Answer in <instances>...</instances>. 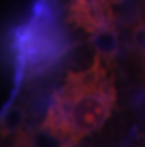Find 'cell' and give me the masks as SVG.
<instances>
[{
    "mask_svg": "<svg viewBox=\"0 0 145 147\" xmlns=\"http://www.w3.org/2000/svg\"><path fill=\"white\" fill-rule=\"evenodd\" d=\"M122 116L114 58L102 51L68 71L52 91L33 126L24 123L39 147H101Z\"/></svg>",
    "mask_w": 145,
    "mask_h": 147,
    "instance_id": "cell-1",
    "label": "cell"
},
{
    "mask_svg": "<svg viewBox=\"0 0 145 147\" xmlns=\"http://www.w3.org/2000/svg\"><path fill=\"white\" fill-rule=\"evenodd\" d=\"M120 0H70L68 21L89 37L114 33Z\"/></svg>",
    "mask_w": 145,
    "mask_h": 147,
    "instance_id": "cell-2",
    "label": "cell"
},
{
    "mask_svg": "<svg viewBox=\"0 0 145 147\" xmlns=\"http://www.w3.org/2000/svg\"><path fill=\"white\" fill-rule=\"evenodd\" d=\"M141 25H142V36H144L142 39H144V49H145V13H144V20H142Z\"/></svg>",
    "mask_w": 145,
    "mask_h": 147,
    "instance_id": "cell-4",
    "label": "cell"
},
{
    "mask_svg": "<svg viewBox=\"0 0 145 147\" xmlns=\"http://www.w3.org/2000/svg\"><path fill=\"white\" fill-rule=\"evenodd\" d=\"M0 147H39L24 123L16 126L0 125Z\"/></svg>",
    "mask_w": 145,
    "mask_h": 147,
    "instance_id": "cell-3",
    "label": "cell"
}]
</instances>
